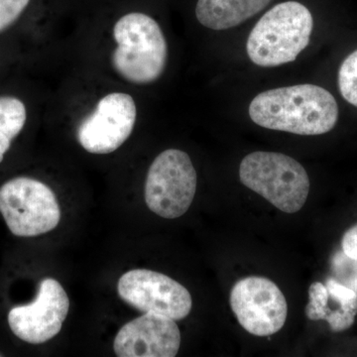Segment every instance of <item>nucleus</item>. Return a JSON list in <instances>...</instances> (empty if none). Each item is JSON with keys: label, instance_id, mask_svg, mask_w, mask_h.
Instances as JSON below:
<instances>
[{"label": "nucleus", "instance_id": "6e6552de", "mask_svg": "<svg viewBox=\"0 0 357 357\" xmlns=\"http://www.w3.org/2000/svg\"><path fill=\"white\" fill-rule=\"evenodd\" d=\"M137 109L128 93L102 96L91 114L79 122L77 139L91 154H110L128 139L135 126Z\"/></svg>", "mask_w": 357, "mask_h": 357}, {"label": "nucleus", "instance_id": "0eeeda50", "mask_svg": "<svg viewBox=\"0 0 357 357\" xmlns=\"http://www.w3.org/2000/svg\"><path fill=\"white\" fill-rule=\"evenodd\" d=\"M229 302L241 326L256 337H269L285 325L287 301L278 286L265 277L250 276L237 281Z\"/></svg>", "mask_w": 357, "mask_h": 357}, {"label": "nucleus", "instance_id": "9b49d317", "mask_svg": "<svg viewBox=\"0 0 357 357\" xmlns=\"http://www.w3.org/2000/svg\"><path fill=\"white\" fill-rule=\"evenodd\" d=\"M181 345V332L175 319L145 312L122 326L114 349L119 357H174Z\"/></svg>", "mask_w": 357, "mask_h": 357}, {"label": "nucleus", "instance_id": "1a4fd4ad", "mask_svg": "<svg viewBox=\"0 0 357 357\" xmlns=\"http://www.w3.org/2000/svg\"><path fill=\"white\" fill-rule=\"evenodd\" d=\"M119 297L138 311L178 321L192 311V296L178 282L147 269L126 272L117 283Z\"/></svg>", "mask_w": 357, "mask_h": 357}, {"label": "nucleus", "instance_id": "ddd939ff", "mask_svg": "<svg viewBox=\"0 0 357 357\" xmlns=\"http://www.w3.org/2000/svg\"><path fill=\"white\" fill-rule=\"evenodd\" d=\"M272 0H198L197 20L211 30L230 29L245 22L269 6Z\"/></svg>", "mask_w": 357, "mask_h": 357}, {"label": "nucleus", "instance_id": "6ab92c4d", "mask_svg": "<svg viewBox=\"0 0 357 357\" xmlns=\"http://www.w3.org/2000/svg\"><path fill=\"white\" fill-rule=\"evenodd\" d=\"M0 356H2V354H0Z\"/></svg>", "mask_w": 357, "mask_h": 357}, {"label": "nucleus", "instance_id": "2eb2a0df", "mask_svg": "<svg viewBox=\"0 0 357 357\" xmlns=\"http://www.w3.org/2000/svg\"><path fill=\"white\" fill-rule=\"evenodd\" d=\"M338 88L342 98L357 107V50L347 56L340 65Z\"/></svg>", "mask_w": 357, "mask_h": 357}, {"label": "nucleus", "instance_id": "4468645a", "mask_svg": "<svg viewBox=\"0 0 357 357\" xmlns=\"http://www.w3.org/2000/svg\"><path fill=\"white\" fill-rule=\"evenodd\" d=\"M27 121L24 102L15 96H0V163Z\"/></svg>", "mask_w": 357, "mask_h": 357}, {"label": "nucleus", "instance_id": "f8f14e48", "mask_svg": "<svg viewBox=\"0 0 357 357\" xmlns=\"http://www.w3.org/2000/svg\"><path fill=\"white\" fill-rule=\"evenodd\" d=\"M307 318L326 321L333 333L349 330L357 316V293L333 278L314 282L309 289Z\"/></svg>", "mask_w": 357, "mask_h": 357}, {"label": "nucleus", "instance_id": "f03ea898", "mask_svg": "<svg viewBox=\"0 0 357 357\" xmlns=\"http://www.w3.org/2000/svg\"><path fill=\"white\" fill-rule=\"evenodd\" d=\"M115 48L112 65L129 84L147 86L158 81L166 69L168 45L154 18L142 13H129L112 29Z\"/></svg>", "mask_w": 357, "mask_h": 357}, {"label": "nucleus", "instance_id": "f3484780", "mask_svg": "<svg viewBox=\"0 0 357 357\" xmlns=\"http://www.w3.org/2000/svg\"><path fill=\"white\" fill-rule=\"evenodd\" d=\"M344 253L337 255L335 257L333 263H335V269L337 270V276L340 280L344 281V285L352 289L357 293V260L351 259Z\"/></svg>", "mask_w": 357, "mask_h": 357}, {"label": "nucleus", "instance_id": "7ed1b4c3", "mask_svg": "<svg viewBox=\"0 0 357 357\" xmlns=\"http://www.w3.org/2000/svg\"><path fill=\"white\" fill-rule=\"evenodd\" d=\"M314 27L304 4L286 1L268 10L249 34L246 52L259 67H278L294 62L307 48Z\"/></svg>", "mask_w": 357, "mask_h": 357}, {"label": "nucleus", "instance_id": "f257e3e1", "mask_svg": "<svg viewBox=\"0 0 357 357\" xmlns=\"http://www.w3.org/2000/svg\"><path fill=\"white\" fill-rule=\"evenodd\" d=\"M248 112L261 128L306 136L330 132L338 119L332 93L311 84L263 91L253 98Z\"/></svg>", "mask_w": 357, "mask_h": 357}, {"label": "nucleus", "instance_id": "20e7f679", "mask_svg": "<svg viewBox=\"0 0 357 357\" xmlns=\"http://www.w3.org/2000/svg\"><path fill=\"white\" fill-rule=\"evenodd\" d=\"M239 178L284 213L302 210L309 196L307 171L288 155L264 151L246 155L239 166Z\"/></svg>", "mask_w": 357, "mask_h": 357}, {"label": "nucleus", "instance_id": "9d476101", "mask_svg": "<svg viewBox=\"0 0 357 357\" xmlns=\"http://www.w3.org/2000/svg\"><path fill=\"white\" fill-rule=\"evenodd\" d=\"M69 310L70 299L63 286L55 279H44L34 302L10 310L8 325L23 342L44 344L62 330Z\"/></svg>", "mask_w": 357, "mask_h": 357}, {"label": "nucleus", "instance_id": "dca6fc26", "mask_svg": "<svg viewBox=\"0 0 357 357\" xmlns=\"http://www.w3.org/2000/svg\"><path fill=\"white\" fill-rule=\"evenodd\" d=\"M31 0H0V32L13 25Z\"/></svg>", "mask_w": 357, "mask_h": 357}, {"label": "nucleus", "instance_id": "423d86ee", "mask_svg": "<svg viewBox=\"0 0 357 357\" xmlns=\"http://www.w3.org/2000/svg\"><path fill=\"white\" fill-rule=\"evenodd\" d=\"M198 177L189 155L168 149L155 158L148 170L145 202L161 218L173 220L185 215L194 201Z\"/></svg>", "mask_w": 357, "mask_h": 357}, {"label": "nucleus", "instance_id": "a211bd4d", "mask_svg": "<svg viewBox=\"0 0 357 357\" xmlns=\"http://www.w3.org/2000/svg\"><path fill=\"white\" fill-rule=\"evenodd\" d=\"M342 252L351 259L357 260V225L344 234L342 241Z\"/></svg>", "mask_w": 357, "mask_h": 357}, {"label": "nucleus", "instance_id": "39448f33", "mask_svg": "<svg viewBox=\"0 0 357 357\" xmlns=\"http://www.w3.org/2000/svg\"><path fill=\"white\" fill-rule=\"evenodd\" d=\"M0 213L11 234L33 237L55 229L61 208L55 192L38 180L18 177L0 188Z\"/></svg>", "mask_w": 357, "mask_h": 357}]
</instances>
